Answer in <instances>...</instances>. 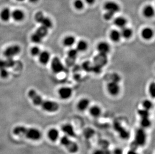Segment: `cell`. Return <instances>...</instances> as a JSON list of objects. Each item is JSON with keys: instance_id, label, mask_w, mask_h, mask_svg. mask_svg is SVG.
I'll return each mask as SVG.
<instances>
[{"instance_id": "1", "label": "cell", "mask_w": 155, "mask_h": 154, "mask_svg": "<svg viewBox=\"0 0 155 154\" xmlns=\"http://www.w3.org/2000/svg\"><path fill=\"white\" fill-rule=\"evenodd\" d=\"M13 132L16 136L25 137L33 141H38L42 137L41 132L35 128H28L22 126H18L14 128Z\"/></svg>"}, {"instance_id": "2", "label": "cell", "mask_w": 155, "mask_h": 154, "mask_svg": "<svg viewBox=\"0 0 155 154\" xmlns=\"http://www.w3.org/2000/svg\"><path fill=\"white\" fill-rule=\"evenodd\" d=\"M147 141V135L145 129L141 127L136 131L134 134V139L132 143L131 149L137 150L139 147L143 146Z\"/></svg>"}, {"instance_id": "3", "label": "cell", "mask_w": 155, "mask_h": 154, "mask_svg": "<svg viewBox=\"0 0 155 154\" xmlns=\"http://www.w3.org/2000/svg\"><path fill=\"white\" fill-rule=\"evenodd\" d=\"M60 142L61 145L65 147L66 149L71 154H76L79 151L78 144L75 142L71 140V138L67 137L65 135L61 137L60 139Z\"/></svg>"}, {"instance_id": "4", "label": "cell", "mask_w": 155, "mask_h": 154, "mask_svg": "<svg viewBox=\"0 0 155 154\" xmlns=\"http://www.w3.org/2000/svg\"><path fill=\"white\" fill-rule=\"evenodd\" d=\"M40 107L43 110L49 113H54L59 109V104L52 101L44 100Z\"/></svg>"}, {"instance_id": "5", "label": "cell", "mask_w": 155, "mask_h": 154, "mask_svg": "<svg viewBox=\"0 0 155 154\" xmlns=\"http://www.w3.org/2000/svg\"><path fill=\"white\" fill-rule=\"evenodd\" d=\"M28 96L31 99L34 105L37 106H41L44 100L41 96L39 95L34 90H30L29 91Z\"/></svg>"}, {"instance_id": "6", "label": "cell", "mask_w": 155, "mask_h": 154, "mask_svg": "<svg viewBox=\"0 0 155 154\" xmlns=\"http://www.w3.org/2000/svg\"><path fill=\"white\" fill-rule=\"evenodd\" d=\"M51 66L52 70L55 73H60L64 70V66L58 57H54L52 59Z\"/></svg>"}, {"instance_id": "7", "label": "cell", "mask_w": 155, "mask_h": 154, "mask_svg": "<svg viewBox=\"0 0 155 154\" xmlns=\"http://www.w3.org/2000/svg\"><path fill=\"white\" fill-rule=\"evenodd\" d=\"M107 63V57L106 54L99 53L93 59V65L98 67H104Z\"/></svg>"}, {"instance_id": "8", "label": "cell", "mask_w": 155, "mask_h": 154, "mask_svg": "<svg viewBox=\"0 0 155 154\" xmlns=\"http://www.w3.org/2000/svg\"><path fill=\"white\" fill-rule=\"evenodd\" d=\"M21 51V49L18 45H13L5 50L4 55L7 58H12L18 55Z\"/></svg>"}, {"instance_id": "9", "label": "cell", "mask_w": 155, "mask_h": 154, "mask_svg": "<svg viewBox=\"0 0 155 154\" xmlns=\"http://www.w3.org/2000/svg\"><path fill=\"white\" fill-rule=\"evenodd\" d=\"M61 130L65 136L71 138H75L76 136L75 129L73 127V126L71 124H64L61 127Z\"/></svg>"}, {"instance_id": "10", "label": "cell", "mask_w": 155, "mask_h": 154, "mask_svg": "<svg viewBox=\"0 0 155 154\" xmlns=\"http://www.w3.org/2000/svg\"><path fill=\"white\" fill-rule=\"evenodd\" d=\"M104 8L106 11L110 12L111 13H114V14L120 10V6L117 3L112 1L107 2L104 4Z\"/></svg>"}, {"instance_id": "11", "label": "cell", "mask_w": 155, "mask_h": 154, "mask_svg": "<svg viewBox=\"0 0 155 154\" xmlns=\"http://www.w3.org/2000/svg\"><path fill=\"white\" fill-rule=\"evenodd\" d=\"M59 97L62 100H67L72 95V89L68 87H62L58 90Z\"/></svg>"}, {"instance_id": "12", "label": "cell", "mask_w": 155, "mask_h": 154, "mask_svg": "<svg viewBox=\"0 0 155 154\" xmlns=\"http://www.w3.org/2000/svg\"><path fill=\"white\" fill-rule=\"evenodd\" d=\"M107 91L112 96H117L120 93V87L118 83L111 82L107 85Z\"/></svg>"}, {"instance_id": "13", "label": "cell", "mask_w": 155, "mask_h": 154, "mask_svg": "<svg viewBox=\"0 0 155 154\" xmlns=\"http://www.w3.org/2000/svg\"><path fill=\"white\" fill-rule=\"evenodd\" d=\"M90 106V101L88 99L84 98L80 100L77 104V108L81 112L87 110Z\"/></svg>"}, {"instance_id": "14", "label": "cell", "mask_w": 155, "mask_h": 154, "mask_svg": "<svg viewBox=\"0 0 155 154\" xmlns=\"http://www.w3.org/2000/svg\"><path fill=\"white\" fill-rule=\"evenodd\" d=\"M48 138L52 142H56L59 139L60 133L59 131L56 128L50 129L48 132Z\"/></svg>"}, {"instance_id": "15", "label": "cell", "mask_w": 155, "mask_h": 154, "mask_svg": "<svg viewBox=\"0 0 155 154\" xmlns=\"http://www.w3.org/2000/svg\"><path fill=\"white\" fill-rule=\"evenodd\" d=\"M97 49L99 53L107 55L110 51V46L107 42H102L98 44Z\"/></svg>"}, {"instance_id": "16", "label": "cell", "mask_w": 155, "mask_h": 154, "mask_svg": "<svg viewBox=\"0 0 155 154\" xmlns=\"http://www.w3.org/2000/svg\"><path fill=\"white\" fill-rule=\"evenodd\" d=\"M89 112L90 115H91L93 117L98 118L101 116V108L98 106H93L90 107L89 109Z\"/></svg>"}, {"instance_id": "17", "label": "cell", "mask_w": 155, "mask_h": 154, "mask_svg": "<svg viewBox=\"0 0 155 154\" xmlns=\"http://www.w3.org/2000/svg\"><path fill=\"white\" fill-rule=\"evenodd\" d=\"M38 56L39 61L41 64L45 65L49 61L50 56L49 53L47 51L41 52Z\"/></svg>"}, {"instance_id": "18", "label": "cell", "mask_w": 155, "mask_h": 154, "mask_svg": "<svg viewBox=\"0 0 155 154\" xmlns=\"http://www.w3.org/2000/svg\"><path fill=\"white\" fill-rule=\"evenodd\" d=\"M12 13L10 9L8 8H6L2 10L0 13V18L2 21L4 22H8L11 17Z\"/></svg>"}, {"instance_id": "19", "label": "cell", "mask_w": 155, "mask_h": 154, "mask_svg": "<svg viewBox=\"0 0 155 154\" xmlns=\"http://www.w3.org/2000/svg\"><path fill=\"white\" fill-rule=\"evenodd\" d=\"M115 128L116 130L118 132V133L120 134V136L122 138L127 139L129 137V133L128 132V131L123 128L120 124H115Z\"/></svg>"}, {"instance_id": "20", "label": "cell", "mask_w": 155, "mask_h": 154, "mask_svg": "<svg viewBox=\"0 0 155 154\" xmlns=\"http://www.w3.org/2000/svg\"><path fill=\"white\" fill-rule=\"evenodd\" d=\"M141 35L143 38H144V39L150 40L153 36V31L150 28H145L143 29L141 32Z\"/></svg>"}, {"instance_id": "21", "label": "cell", "mask_w": 155, "mask_h": 154, "mask_svg": "<svg viewBox=\"0 0 155 154\" xmlns=\"http://www.w3.org/2000/svg\"><path fill=\"white\" fill-rule=\"evenodd\" d=\"M11 17L16 21H21L24 19L25 15L23 12L20 10H16L12 13Z\"/></svg>"}, {"instance_id": "22", "label": "cell", "mask_w": 155, "mask_h": 154, "mask_svg": "<svg viewBox=\"0 0 155 154\" xmlns=\"http://www.w3.org/2000/svg\"><path fill=\"white\" fill-rule=\"evenodd\" d=\"M127 23V21L125 18L122 17H118L115 18L114 20V24L116 26L120 28H123L125 27Z\"/></svg>"}, {"instance_id": "23", "label": "cell", "mask_w": 155, "mask_h": 154, "mask_svg": "<svg viewBox=\"0 0 155 154\" xmlns=\"http://www.w3.org/2000/svg\"><path fill=\"white\" fill-rule=\"evenodd\" d=\"M144 16L147 18H151L154 15L155 10L153 7L151 5H148L145 6L143 10Z\"/></svg>"}, {"instance_id": "24", "label": "cell", "mask_w": 155, "mask_h": 154, "mask_svg": "<svg viewBox=\"0 0 155 154\" xmlns=\"http://www.w3.org/2000/svg\"><path fill=\"white\" fill-rule=\"evenodd\" d=\"M109 36L110 39L115 42L119 41L122 37L120 32L116 30L112 31V32H110Z\"/></svg>"}, {"instance_id": "25", "label": "cell", "mask_w": 155, "mask_h": 154, "mask_svg": "<svg viewBox=\"0 0 155 154\" xmlns=\"http://www.w3.org/2000/svg\"><path fill=\"white\" fill-rule=\"evenodd\" d=\"M120 34L122 37H123L124 38L129 39L132 36L133 32L131 29L124 27L123 28H122Z\"/></svg>"}, {"instance_id": "26", "label": "cell", "mask_w": 155, "mask_h": 154, "mask_svg": "<svg viewBox=\"0 0 155 154\" xmlns=\"http://www.w3.org/2000/svg\"><path fill=\"white\" fill-rule=\"evenodd\" d=\"M151 121L150 119V117L142 118L140 119V125L141 127L143 129H147L150 127L151 125Z\"/></svg>"}, {"instance_id": "27", "label": "cell", "mask_w": 155, "mask_h": 154, "mask_svg": "<svg viewBox=\"0 0 155 154\" xmlns=\"http://www.w3.org/2000/svg\"><path fill=\"white\" fill-rule=\"evenodd\" d=\"M35 33L42 38H43L44 37H46L48 34V29L41 26V27H39Z\"/></svg>"}, {"instance_id": "28", "label": "cell", "mask_w": 155, "mask_h": 154, "mask_svg": "<svg viewBox=\"0 0 155 154\" xmlns=\"http://www.w3.org/2000/svg\"><path fill=\"white\" fill-rule=\"evenodd\" d=\"M87 44L86 42L81 40L79 41L76 45V49L78 51L80 52H83L87 49Z\"/></svg>"}, {"instance_id": "29", "label": "cell", "mask_w": 155, "mask_h": 154, "mask_svg": "<svg viewBox=\"0 0 155 154\" xmlns=\"http://www.w3.org/2000/svg\"><path fill=\"white\" fill-rule=\"evenodd\" d=\"M75 42V39L73 36H67L64 39L63 44L66 47L73 46Z\"/></svg>"}, {"instance_id": "30", "label": "cell", "mask_w": 155, "mask_h": 154, "mask_svg": "<svg viewBox=\"0 0 155 154\" xmlns=\"http://www.w3.org/2000/svg\"><path fill=\"white\" fill-rule=\"evenodd\" d=\"M40 24H41V26L46 28L47 29H48L51 28L53 26V24L51 20L49 18L45 17H44L43 19L42 20Z\"/></svg>"}, {"instance_id": "31", "label": "cell", "mask_w": 155, "mask_h": 154, "mask_svg": "<svg viewBox=\"0 0 155 154\" xmlns=\"http://www.w3.org/2000/svg\"><path fill=\"white\" fill-rule=\"evenodd\" d=\"M142 106L144 109L150 111L153 107V104L151 101L145 100L142 102Z\"/></svg>"}, {"instance_id": "32", "label": "cell", "mask_w": 155, "mask_h": 154, "mask_svg": "<svg viewBox=\"0 0 155 154\" xmlns=\"http://www.w3.org/2000/svg\"><path fill=\"white\" fill-rule=\"evenodd\" d=\"M137 114L140 117V118L150 117V112L148 110H145L144 109L138 110Z\"/></svg>"}, {"instance_id": "33", "label": "cell", "mask_w": 155, "mask_h": 154, "mask_svg": "<svg viewBox=\"0 0 155 154\" xmlns=\"http://www.w3.org/2000/svg\"><path fill=\"white\" fill-rule=\"evenodd\" d=\"M93 64H91L90 62L89 61H87L83 63L82 64V68L83 70L87 72H92L93 70Z\"/></svg>"}, {"instance_id": "34", "label": "cell", "mask_w": 155, "mask_h": 154, "mask_svg": "<svg viewBox=\"0 0 155 154\" xmlns=\"http://www.w3.org/2000/svg\"><path fill=\"white\" fill-rule=\"evenodd\" d=\"M73 6L77 10H82L84 7V3L82 0H75L74 1Z\"/></svg>"}, {"instance_id": "35", "label": "cell", "mask_w": 155, "mask_h": 154, "mask_svg": "<svg viewBox=\"0 0 155 154\" xmlns=\"http://www.w3.org/2000/svg\"><path fill=\"white\" fill-rule=\"evenodd\" d=\"M78 52H79V51L77 50L76 49H72L70 50L68 52V57L70 59L75 60L77 56Z\"/></svg>"}, {"instance_id": "36", "label": "cell", "mask_w": 155, "mask_h": 154, "mask_svg": "<svg viewBox=\"0 0 155 154\" xmlns=\"http://www.w3.org/2000/svg\"><path fill=\"white\" fill-rule=\"evenodd\" d=\"M42 38L40 37L39 35H38L37 34L35 33L33 34L31 37V40L34 43H36V44H39L42 41Z\"/></svg>"}, {"instance_id": "37", "label": "cell", "mask_w": 155, "mask_h": 154, "mask_svg": "<svg viewBox=\"0 0 155 154\" xmlns=\"http://www.w3.org/2000/svg\"><path fill=\"white\" fill-rule=\"evenodd\" d=\"M44 17L45 16L44 15L43 13L42 12H38L35 15V20L37 23L40 24L42 20L43 19Z\"/></svg>"}, {"instance_id": "38", "label": "cell", "mask_w": 155, "mask_h": 154, "mask_svg": "<svg viewBox=\"0 0 155 154\" xmlns=\"http://www.w3.org/2000/svg\"><path fill=\"white\" fill-rule=\"evenodd\" d=\"M5 65L6 68H11L15 65L14 61L11 58H7V60L5 61Z\"/></svg>"}, {"instance_id": "39", "label": "cell", "mask_w": 155, "mask_h": 154, "mask_svg": "<svg viewBox=\"0 0 155 154\" xmlns=\"http://www.w3.org/2000/svg\"><path fill=\"white\" fill-rule=\"evenodd\" d=\"M149 93L151 96L154 98L155 97V84L153 82L151 84L149 87Z\"/></svg>"}, {"instance_id": "40", "label": "cell", "mask_w": 155, "mask_h": 154, "mask_svg": "<svg viewBox=\"0 0 155 154\" xmlns=\"http://www.w3.org/2000/svg\"><path fill=\"white\" fill-rule=\"evenodd\" d=\"M40 53H41V51H40V49L37 47H34L31 50V53L32 54V56H39Z\"/></svg>"}, {"instance_id": "41", "label": "cell", "mask_w": 155, "mask_h": 154, "mask_svg": "<svg viewBox=\"0 0 155 154\" xmlns=\"http://www.w3.org/2000/svg\"><path fill=\"white\" fill-rule=\"evenodd\" d=\"M0 75L2 78L5 79L9 76V72L6 68L1 69H0Z\"/></svg>"}, {"instance_id": "42", "label": "cell", "mask_w": 155, "mask_h": 154, "mask_svg": "<svg viewBox=\"0 0 155 154\" xmlns=\"http://www.w3.org/2000/svg\"><path fill=\"white\" fill-rule=\"evenodd\" d=\"M114 13H111L110 12L106 11V13L104 15V19L107 21L112 19V18L114 17Z\"/></svg>"}, {"instance_id": "43", "label": "cell", "mask_w": 155, "mask_h": 154, "mask_svg": "<svg viewBox=\"0 0 155 154\" xmlns=\"http://www.w3.org/2000/svg\"><path fill=\"white\" fill-rule=\"evenodd\" d=\"M111 79L112 82L118 83V82L120 81V77L118 74H113L111 77Z\"/></svg>"}, {"instance_id": "44", "label": "cell", "mask_w": 155, "mask_h": 154, "mask_svg": "<svg viewBox=\"0 0 155 154\" xmlns=\"http://www.w3.org/2000/svg\"><path fill=\"white\" fill-rule=\"evenodd\" d=\"M112 154H123V151L120 148H116L114 150Z\"/></svg>"}, {"instance_id": "45", "label": "cell", "mask_w": 155, "mask_h": 154, "mask_svg": "<svg viewBox=\"0 0 155 154\" xmlns=\"http://www.w3.org/2000/svg\"><path fill=\"white\" fill-rule=\"evenodd\" d=\"M93 154H104V149H99L96 150L93 152Z\"/></svg>"}, {"instance_id": "46", "label": "cell", "mask_w": 155, "mask_h": 154, "mask_svg": "<svg viewBox=\"0 0 155 154\" xmlns=\"http://www.w3.org/2000/svg\"><path fill=\"white\" fill-rule=\"evenodd\" d=\"M126 154H139L137 152L136 150L133 149H131L128 151Z\"/></svg>"}, {"instance_id": "47", "label": "cell", "mask_w": 155, "mask_h": 154, "mask_svg": "<svg viewBox=\"0 0 155 154\" xmlns=\"http://www.w3.org/2000/svg\"><path fill=\"white\" fill-rule=\"evenodd\" d=\"M85 1L87 4H90V5H91V4H93L94 3L95 1V0H85Z\"/></svg>"}, {"instance_id": "48", "label": "cell", "mask_w": 155, "mask_h": 154, "mask_svg": "<svg viewBox=\"0 0 155 154\" xmlns=\"http://www.w3.org/2000/svg\"><path fill=\"white\" fill-rule=\"evenodd\" d=\"M29 2L32 3H35L36 2H38L39 0H29Z\"/></svg>"}, {"instance_id": "49", "label": "cell", "mask_w": 155, "mask_h": 154, "mask_svg": "<svg viewBox=\"0 0 155 154\" xmlns=\"http://www.w3.org/2000/svg\"><path fill=\"white\" fill-rule=\"evenodd\" d=\"M16 1H19V2H23V1H24L25 0H16Z\"/></svg>"}]
</instances>
